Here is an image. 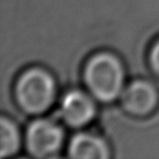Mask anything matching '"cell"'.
Returning <instances> with one entry per match:
<instances>
[{
  "instance_id": "6da1fadb",
  "label": "cell",
  "mask_w": 159,
  "mask_h": 159,
  "mask_svg": "<svg viewBox=\"0 0 159 159\" xmlns=\"http://www.w3.org/2000/svg\"><path fill=\"white\" fill-rule=\"evenodd\" d=\"M86 81L100 100L109 101L119 94L122 85V70L119 62L108 55H99L89 63Z\"/></svg>"
},
{
  "instance_id": "7a4b0ae2",
  "label": "cell",
  "mask_w": 159,
  "mask_h": 159,
  "mask_svg": "<svg viewBox=\"0 0 159 159\" xmlns=\"http://www.w3.org/2000/svg\"><path fill=\"white\" fill-rule=\"evenodd\" d=\"M16 91L19 101L26 111L40 113L51 103L55 89L52 79L47 73L31 70L22 75Z\"/></svg>"
},
{
  "instance_id": "3957f363",
  "label": "cell",
  "mask_w": 159,
  "mask_h": 159,
  "mask_svg": "<svg viewBox=\"0 0 159 159\" xmlns=\"http://www.w3.org/2000/svg\"><path fill=\"white\" fill-rule=\"evenodd\" d=\"M28 146L36 156H45L57 150L62 143V131L56 124L40 120L29 127Z\"/></svg>"
},
{
  "instance_id": "277c9868",
  "label": "cell",
  "mask_w": 159,
  "mask_h": 159,
  "mask_svg": "<svg viewBox=\"0 0 159 159\" xmlns=\"http://www.w3.org/2000/svg\"><path fill=\"white\" fill-rule=\"evenodd\" d=\"M61 111L71 125H83L93 117L94 107L89 98L80 92H70L63 98Z\"/></svg>"
},
{
  "instance_id": "5b68a950",
  "label": "cell",
  "mask_w": 159,
  "mask_h": 159,
  "mask_svg": "<svg viewBox=\"0 0 159 159\" xmlns=\"http://www.w3.org/2000/svg\"><path fill=\"white\" fill-rule=\"evenodd\" d=\"M123 106L134 114H145L152 109L156 102V93L149 84L136 81L122 94Z\"/></svg>"
},
{
  "instance_id": "8992f818",
  "label": "cell",
  "mask_w": 159,
  "mask_h": 159,
  "mask_svg": "<svg viewBox=\"0 0 159 159\" xmlns=\"http://www.w3.org/2000/svg\"><path fill=\"white\" fill-rule=\"evenodd\" d=\"M69 151L72 158L78 159H102L107 157L103 143L95 137L84 134L73 137Z\"/></svg>"
},
{
  "instance_id": "52a82bcc",
  "label": "cell",
  "mask_w": 159,
  "mask_h": 159,
  "mask_svg": "<svg viewBox=\"0 0 159 159\" xmlns=\"http://www.w3.org/2000/svg\"><path fill=\"white\" fill-rule=\"evenodd\" d=\"M19 145L18 131L13 124L1 120L0 123V156L6 157L14 153Z\"/></svg>"
},
{
  "instance_id": "ba28073f",
  "label": "cell",
  "mask_w": 159,
  "mask_h": 159,
  "mask_svg": "<svg viewBox=\"0 0 159 159\" xmlns=\"http://www.w3.org/2000/svg\"><path fill=\"white\" fill-rule=\"evenodd\" d=\"M151 62L155 69L159 72V43L155 47V49L151 52Z\"/></svg>"
}]
</instances>
